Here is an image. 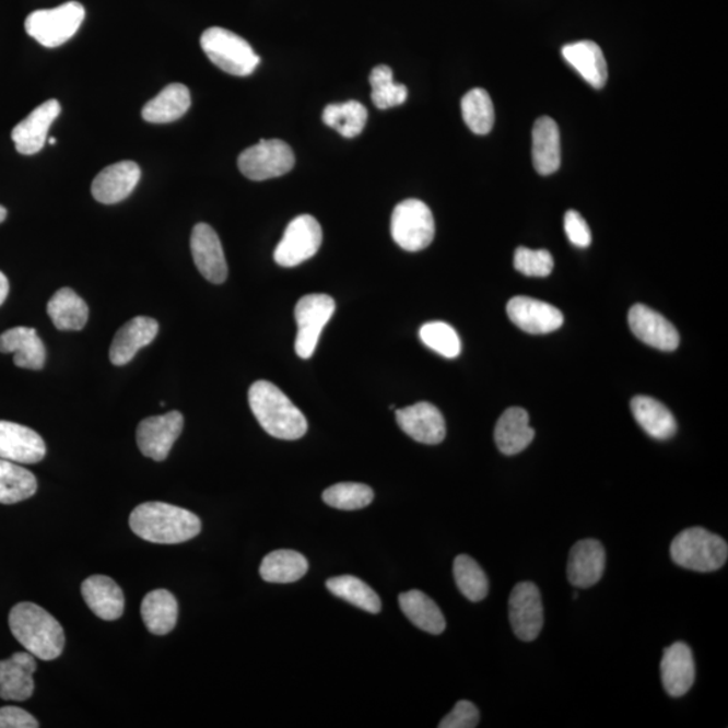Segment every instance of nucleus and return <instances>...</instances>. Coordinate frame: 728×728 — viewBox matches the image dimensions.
I'll return each instance as SVG.
<instances>
[{
    "instance_id": "nucleus-28",
    "label": "nucleus",
    "mask_w": 728,
    "mask_h": 728,
    "mask_svg": "<svg viewBox=\"0 0 728 728\" xmlns=\"http://www.w3.org/2000/svg\"><path fill=\"white\" fill-rule=\"evenodd\" d=\"M533 165L542 176L557 172L562 164V143L556 121L549 117L536 120L533 127Z\"/></svg>"
},
{
    "instance_id": "nucleus-38",
    "label": "nucleus",
    "mask_w": 728,
    "mask_h": 728,
    "mask_svg": "<svg viewBox=\"0 0 728 728\" xmlns=\"http://www.w3.org/2000/svg\"><path fill=\"white\" fill-rule=\"evenodd\" d=\"M461 114L468 129L475 134L485 136L493 130L495 111L488 91L475 89L467 92L461 99Z\"/></svg>"
},
{
    "instance_id": "nucleus-20",
    "label": "nucleus",
    "mask_w": 728,
    "mask_h": 728,
    "mask_svg": "<svg viewBox=\"0 0 728 728\" xmlns=\"http://www.w3.org/2000/svg\"><path fill=\"white\" fill-rule=\"evenodd\" d=\"M36 670V657L28 651L14 653L5 660H0V698L13 702L31 698Z\"/></svg>"
},
{
    "instance_id": "nucleus-34",
    "label": "nucleus",
    "mask_w": 728,
    "mask_h": 728,
    "mask_svg": "<svg viewBox=\"0 0 728 728\" xmlns=\"http://www.w3.org/2000/svg\"><path fill=\"white\" fill-rule=\"evenodd\" d=\"M308 568V560L302 553L280 549L263 559L259 574L265 582L286 585L302 579Z\"/></svg>"
},
{
    "instance_id": "nucleus-19",
    "label": "nucleus",
    "mask_w": 728,
    "mask_h": 728,
    "mask_svg": "<svg viewBox=\"0 0 728 728\" xmlns=\"http://www.w3.org/2000/svg\"><path fill=\"white\" fill-rule=\"evenodd\" d=\"M141 180L140 166L132 161L109 165L92 183V196L102 204H118L134 192Z\"/></svg>"
},
{
    "instance_id": "nucleus-31",
    "label": "nucleus",
    "mask_w": 728,
    "mask_h": 728,
    "mask_svg": "<svg viewBox=\"0 0 728 728\" xmlns=\"http://www.w3.org/2000/svg\"><path fill=\"white\" fill-rule=\"evenodd\" d=\"M141 614L144 626L154 635H166L176 627L178 603L166 589H155L143 598Z\"/></svg>"
},
{
    "instance_id": "nucleus-45",
    "label": "nucleus",
    "mask_w": 728,
    "mask_h": 728,
    "mask_svg": "<svg viewBox=\"0 0 728 728\" xmlns=\"http://www.w3.org/2000/svg\"><path fill=\"white\" fill-rule=\"evenodd\" d=\"M564 228L572 245L576 247H588L591 245V230H589L585 218L579 212L571 210L565 213Z\"/></svg>"
},
{
    "instance_id": "nucleus-15",
    "label": "nucleus",
    "mask_w": 728,
    "mask_h": 728,
    "mask_svg": "<svg viewBox=\"0 0 728 728\" xmlns=\"http://www.w3.org/2000/svg\"><path fill=\"white\" fill-rule=\"evenodd\" d=\"M397 424L414 442L427 445L443 443L447 427L441 410L430 402H419L398 409Z\"/></svg>"
},
{
    "instance_id": "nucleus-2",
    "label": "nucleus",
    "mask_w": 728,
    "mask_h": 728,
    "mask_svg": "<svg viewBox=\"0 0 728 728\" xmlns=\"http://www.w3.org/2000/svg\"><path fill=\"white\" fill-rule=\"evenodd\" d=\"M9 626L15 639L39 660L54 661L62 655L66 633L43 607L31 602L15 604L10 611Z\"/></svg>"
},
{
    "instance_id": "nucleus-23",
    "label": "nucleus",
    "mask_w": 728,
    "mask_h": 728,
    "mask_svg": "<svg viewBox=\"0 0 728 728\" xmlns=\"http://www.w3.org/2000/svg\"><path fill=\"white\" fill-rule=\"evenodd\" d=\"M695 661L691 647L676 643L667 647L661 661V678L669 696L681 697L695 683Z\"/></svg>"
},
{
    "instance_id": "nucleus-10",
    "label": "nucleus",
    "mask_w": 728,
    "mask_h": 728,
    "mask_svg": "<svg viewBox=\"0 0 728 728\" xmlns=\"http://www.w3.org/2000/svg\"><path fill=\"white\" fill-rule=\"evenodd\" d=\"M334 308H337L334 300L327 294H308L298 300L294 309L298 327L294 347L302 360L314 356L322 329L331 320Z\"/></svg>"
},
{
    "instance_id": "nucleus-27",
    "label": "nucleus",
    "mask_w": 728,
    "mask_h": 728,
    "mask_svg": "<svg viewBox=\"0 0 728 728\" xmlns=\"http://www.w3.org/2000/svg\"><path fill=\"white\" fill-rule=\"evenodd\" d=\"M529 414L522 408L507 409L495 425L496 447L507 456L517 455L533 442L536 432L529 424Z\"/></svg>"
},
{
    "instance_id": "nucleus-42",
    "label": "nucleus",
    "mask_w": 728,
    "mask_h": 728,
    "mask_svg": "<svg viewBox=\"0 0 728 728\" xmlns=\"http://www.w3.org/2000/svg\"><path fill=\"white\" fill-rule=\"evenodd\" d=\"M420 339L437 354L454 360L461 351V342L458 332L449 324L444 321H432L424 324L420 329Z\"/></svg>"
},
{
    "instance_id": "nucleus-36",
    "label": "nucleus",
    "mask_w": 728,
    "mask_h": 728,
    "mask_svg": "<svg viewBox=\"0 0 728 728\" xmlns=\"http://www.w3.org/2000/svg\"><path fill=\"white\" fill-rule=\"evenodd\" d=\"M327 588L334 597L360 607V609L369 612V614H378L380 609H383V602H380L378 594L361 580L360 577L351 575L332 577V579L327 582Z\"/></svg>"
},
{
    "instance_id": "nucleus-44",
    "label": "nucleus",
    "mask_w": 728,
    "mask_h": 728,
    "mask_svg": "<svg viewBox=\"0 0 728 728\" xmlns=\"http://www.w3.org/2000/svg\"><path fill=\"white\" fill-rule=\"evenodd\" d=\"M481 719L479 709L471 702L456 703L450 713L438 724L441 728H475Z\"/></svg>"
},
{
    "instance_id": "nucleus-33",
    "label": "nucleus",
    "mask_w": 728,
    "mask_h": 728,
    "mask_svg": "<svg viewBox=\"0 0 728 728\" xmlns=\"http://www.w3.org/2000/svg\"><path fill=\"white\" fill-rule=\"evenodd\" d=\"M398 600H400L404 617L415 627L433 635L444 632L447 623H445L443 612L427 595L419 591V589H412V591L401 594Z\"/></svg>"
},
{
    "instance_id": "nucleus-11",
    "label": "nucleus",
    "mask_w": 728,
    "mask_h": 728,
    "mask_svg": "<svg viewBox=\"0 0 728 728\" xmlns=\"http://www.w3.org/2000/svg\"><path fill=\"white\" fill-rule=\"evenodd\" d=\"M508 618L519 639L530 643L539 637L544 626V607L535 583L522 582L514 587L508 599Z\"/></svg>"
},
{
    "instance_id": "nucleus-22",
    "label": "nucleus",
    "mask_w": 728,
    "mask_h": 728,
    "mask_svg": "<svg viewBox=\"0 0 728 728\" xmlns=\"http://www.w3.org/2000/svg\"><path fill=\"white\" fill-rule=\"evenodd\" d=\"M158 322L152 317L138 316L119 329L109 347V361L125 366L134 360L138 351L153 342L158 334Z\"/></svg>"
},
{
    "instance_id": "nucleus-12",
    "label": "nucleus",
    "mask_w": 728,
    "mask_h": 728,
    "mask_svg": "<svg viewBox=\"0 0 728 728\" xmlns=\"http://www.w3.org/2000/svg\"><path fill=\"white\" fill-rule=\"evenodd\" d=\"M183 427L184 418L177 410L144 419L137 430L138 447L146 458L164 461L169 456L177 438L180 437Z\"/></svg>"
},
{
    "instance_id": "nucleus-8",
    "label": "nucleus",
    "mask_w": 728,
    "mask_h": 728,
    "mask_svg": "<svg viewBox=\"0 0 728 728\" xmlns=\"http://www.w3.org/2000/svg\"><path fill=\"white\" fill-rule=\"evenodd\" d=\"M294 153L286 142L262 140L239 155L238 167L243 176L251 181H265L281 177L294 166Z\"/></svg>"
},
{
    "instance_id": "nucleus-6",
    "label": "nucleus",
    "mask_w": 728,
    "mask_h": 728,
    "mask_svg": "<svg viewBox=\"0 0 728 728\" xmlns=\"http://www.w3.org/2000/svg\"><path fill=\"white\" fill-rule=\"evenodd\" d=\"M84 19V5L68 2L56 9L37 10L28 14L25 28L28 36L51 49L68 43L79 32Z\"/></svg>"
},
{
    "instance_id": "nucleus-48",
    "label": "nucleus",
    "mask_w": 728,
    "mask_h": 728,
    "mask_svg": "<svg viewBox=\"0 0 728 728\" xmlns=\"http://www.w3.org/2000/svg\"><path fill=\"white\" fill-rule=\"evenodd\" d=\"M8 218V210L4 207L0 206V223H3Z\"/></svg>"
},
{
    "instance_id": "nucleus-13",
    "label": "nucleus",
    "mask_w": 728,
    "mask_h": 728,
    "mask_svg": "<svg viewBox=\"0 0 728 728\" xmlns=\"http://www.w3.org/2000/svg\"><path fill=\"white\" fill-rule=\"evenodd\" d=\"M190 250L196 268L207 281L219 285L227 280L228 268L222 242L211 225L206 223L195 225L190 236Z\"/></svg>"
},
{
    "instance_id": "nucleus-35",
    "label": "nucleus",
    "mask_w": 728,
    "mask_h": 728,
    "mask_svg": "<svg viewBox=\"0 0 728 728\" xmlns=\"http://www.w3.org/2000/svg\"><path fill=\"white\" fill-rule=\"evenodd\" d=\"M36 477L13 461L0 459V504L14 505L37 493Z\"/></svg>"
},
{
    "instance_id": "nucleus-49",
    "label": "nucleus",
    "mask_w": 728,
    "mask_h": 728,
    "mask_svg": "<svg viewBox=\"0 0 728 728\" xmlns=\"http://www.w3.org/2000/svg\"><path fill=\"white\" fill-rule=\"evenodd\" d=\"M49 143L55 144L56 143V138H49Z\"/></svg>"
},
{
    "instance_id": "nucleus-4",
    "label": "nucleus",
    "mask_w": 728,
    "mask_h": 728,
    "mask_svg": "<svg viewBox=\"0 0 728 728\" xmlns=\"http://www.w3.org/2000/svg\"><path fill=\"white\" fill-rule=\"evenodd\" d=\"M670 556L681 568L706 574L726 564L728 545L718 535L703 528H690L674 537Z\"/></svg>"
},
{
    "instance_id": "nucleus-30",
    "label": "nucleus",
    "mask_w": 728,
    "mask_h": 728,
    "mask_svg": "<svg viewBox=\"0 0 728 728\" xmlns=\"http://www.w3.org/2000/svg\"><path fill=\"white\" fill-rule=\"evenodd\" d=\"M188 86L173 83L165 86L154 99L144 104L142 118L149 124H172L184 117L190 108Z\"/></svg>"
},
{
    "instance_id": "nucleus-41",
    "label": "nucleus",
    "mask_w": 728,
    "mask_h": 728,
    "mask_svg": "<svg viewBox=\"0 0 728 728\" xmlns=\"http://www.w3.org/2000/svg\"><path fill=\"white\" fill-rule=\"evenodd\" d=\"M322 500L339 510H361L372 504L374 491L367 484L338 483L324 491Z\"/></svg>"
},
{
    "instance_id": "nucleus-25",
    "label": "nucleus",
    "mask_w": 728,
    "mask_h": 728,
    "mask_svg": "<svg viewBox=\"0 0 728 728\" xmlns=\"http://www.w3.org/2000/svg\"><path fill=\"white\" fill-rule=\"evenodd\" d=\"M0 352L14 354L15 366L26 369L44 368L46 349L36 329L15 327L0 334Z\"/></svg>"
},
{
    "instance_id": "nucleus-29",
    "label": "nucleus",
    "mask_w": 728,
    "mask_h": 728,
    "mask_svg": "<svg viewBox=\"0 0 728 728\" xmlns=\"http://www.w3.org/2000/svg\"><path fill=\"white\" fill-rule=\"evenodd\" d=\"M632 412L635 421L641 427L656 441H668L673 437L678 432V423L670 413V410L655 398L638 396L634 397L632 403Z\"/></svg>"
},
{
    "instance_id": "nucleus-26",
    "label": "nucleus",
    "mask_w": 728,
    "mask_h": 728,
    "mask_svg": "<svg viewBox=\"0 0 728 728\" xmlns=\"http://www.w3.org/2000/svg\"><path fill=\"white\" fill-rule=\"evenodd\" d=\"M563 57L576 72L594 89L600 90L609 79L607 62L602 49L592 40H579L565 45L562 50Z\"/></svg>"
},
{
    "instance_id": "nucleus-3",
    "label": "nucleus",
    "mask_w": 728,
    "mask_h": 728,
    "mask_svg": "<svg viewBox=\"0 0 728 728\" xmlns=\"http://www.w3.org/2000/svg\"><path fill=\"white\" fill-rule=\"evenodd\" d=\"M248 403L258 423L280 441H298L308 431V421L279 386L258 380L248 390Z\"/></svg>"
},
{
    "instance_id": "nucleus-32",
    "label": "nucleus",
    "mask_w": 728,
    "mask_h": 728,
    "mask_svg": "<svg viewBox=\"0 0 728 728\" xmlns=\"http://www.w3.org/2000/svg\"><path fill=\"white\" fill-rule=\"evenodd\" d=\"M48 315L60 331H81L89 321L90 309L77 292L62 287L49 300Z\"/></svg>"
},
{
    "instance_id": "nucleus-14",
    "label": "nucleus",
    "mask_w": 728,
    "mask_h": 728,
    "mask_svg": "<svg viewBox=\"0 0 728 728\" xmlns=\"http://www.w3.org/2000/svg\"><path fill=\"white\" fill-rule=\"evenodd\" d=\"M46 445L36 431L25 425L0 420V459L19 465L44 460Z\"/></svg>"
},
{
    "instance_id": "nucleus-7",
    "label": "nucleus",
    "mask_w": 728,
    "mask_h": 728,
    "mask_svg": "<svg viewBox=\"0 0 728 728\" xmlns=\"http://www.w3.org/2000/svg\"><path fill=\"white\" fill-rule=\"evenodd\" d=\"M390 230L398 246L409 253H418L435 239V219L425 202L408 199L392 211Z\"/></svg>"
},
{
    "instance_id": "nucleus-17",
    "label": "nucleus",
    "mask_w": 728,
    "mask_h": 728,
    "mask_svg": "<svg viewBox=\"0 0 728 728\" xmlns=\"http://www.w3.org/2000/svg\"><path fill=\"white\" fill-rule=\"evenodd\" d=\"M61 113L60 103L51 99L40 104L27 118L14 127L11 138L15 143L16 152L23 155H33L44 149L48 132L54 121Z\"/></svg>"
},
{
    "instance_id": "nucleus-16",
    "label": "nucleus",
    "mask_w": 728,
    "mask_h": 728,
    "mask_svg": "<svg viewBox=\"0 0 728 728\" xmlns=\"http://www.w3.org/2000/svg\"><path fill=\"white\" fill-rule=\"evenodd\" d=\"M506 309L510 320L528 333H551L564 324L562 310L536 298L513 297Z\"/></svg>"
},
{
    "instance_id": "nucleus-1",
    "label": "nucleus",
    "mask_w": 728,
    "mask_h": 728,
    "mask_svg": "<svg viewBox=\"0 0 728 728\" xmlns=\"http://www.w3.org/2000/svg\"><path fill=\"white\" fill-rule=\"evenodd\" d=\"M130 528L142 540L154 544H181L200 535L201 521L183 507L146 502L132 510Z\"/></svg>"
},
{
    "instance_id": "nucleus-37",
    "label": "nucleus",
    "mask_w": 728,
    "mask_h": 728,
    "mask_svg": "<svg viewBox=\"0 0 728 728\" xmlns=\"http://www.w3.org/2000/svg\"><path fill=\"white\" fill-rule=\"evenodd\" d=\"M367 117V108L355 101L329 104L322 113L324 124L337 130L344 138L360 136L366 127Z\"/></svg>"
},
{
    "instance_id": "nucleus-21",
    "label": "nucleus",
    "mask_w": 728,
    "mask_h": 728,
    "mask_svg": "<svg viewBox=\"0 0 728 728\" xmlns=\"http://www.w3.org/2000/svg\"><path fill=\"white\" fill-rule=\"evenodd\" d=\"M606 568L604 548L598 540H582L572 547L568 559V580L577 588H589L602 579Z\"/></svg>"
},
{
    "instance_id": "nucleus-50",
    "label": "nucleus",
    "mask_w": 728,
    "mask_h": 728,
    "mask_svg": "<svg viewBox=\"0 0 728 728\" xmlns=\"http://www.w3.org/2000/svg\"><path fill=\"white\" fill-rule=\"evenodd\" d=\"M577 598H579V594L575 592L574 594V599L577 600Z\"/></svg>"
},
{
    "instance_id": "nucleus-46",
    "label": "nucleus",
    "mask_w": 728,
    "mask_h": 728,
    "mask_svg": "<svg viewBox=\"0 0 728 728\" xmlns=\"http://www.w3.org/2000/svg\"><path fill=\"white\" fill-rule=\"evenodd\" d=\"M38 720L20 707L0 708V728H37Z\"/></svg>"
},
{
    "instance_id": "nucleus-39",
    "label": "nucleus",
    "mask_w": 728,
    "mask_h": 728,
    "mask_svg": "<svg viewBox=\"0 0 728 728\" xmlns=\"http://www.w3.org/2000/svg\"><path fill=\"white\" fill-rule=\"evenodd\" d=\"M454 576L460 592L471 602H481L489 594V579L475 560L467 554L455 559Z\"/></svg>"
},
{
    "instance_id": "nucleus-18",
    "label": "nucleus",
    "mask_w": 728,
    "mask_h": 728,
    "mask_svg": "<svg viewBox=\"0 0 728 728\" xmlns=\"http://www.w3.org/2000/svg\"><path fill=\"white\" fill-rule=\"evenodd\" d=\"M629 326L641 342L661 351H674L680 343L678 329L666 317L646 305H634L629 312Z\"/></svg>"
},
{
    "instance_id": "nucleus-47",
    "label": "nucleus",
    "mask_w": 728,
    "mask_h": 728,
    "mask_svg": "<svg viewBox=\"0 0 728 728\" xmlns=\"http://www.w3.org/2000/svg\"><path fill=\"white\" fill-rule=\"evenodd\" d=\"M10 285L8 277L0 271V306L3 305L5 298L9 296Z\"/></svg>"
},
{
    "instance_id": "nucleus-9",
    "label": "nucleus",
    "mask_w": 728,
    "mask_h": 728,
    "mask_svg": "<svg viewBox=\"0 0 728 728\" xmlns=\"http://www.w3.org/2000/svg\"><path fill=\"white\" fill-rule=\"evenodd\" d=\"M321 243L320 223L314 216L300 215L287 224L279 246L275 247L274 261L282 268H294L315 257Z\"/></svg>"
},
{
    "instance_id": "nucleus-5",
    "label": "nucleus",
    "mask_w": 728,
    "mask_h": 728,
    "mask_svg": "<svg viewBox=\"0 0 728 728\" xmlns=\"http://www.w3.org/2000/svg\"><path fill=\"white\" fill-rule=\"evenodd\" d=\"M200 44L208 59L233 77H250L261 62L251 45L227 28L218 26L207 28L202 33Z\"/></svg>"
},
{
    "instance_id": "nucleus-43",
    "label": "nucleus",
    "mask_w": 728,
    "mask_h": 728,
    "mask_svg": "<svg viewBox=\"0 0 728 728\" xmlns=\"http://www.w3.org/2000/svg\"><path fill=\"white\" fill-rule=\"evenodd\" d=\"M553 257L547 250L518 247L514 254V268L526 277H548L553 271Z\"/></svg>"
},
{
    "instance_id": "nucleus-24",
    "label": "nucleus",
    "mask_w": 728,
    "mask_h": 728,
    "mask_svg": "<svg viewBox=\"0 0 728 728\" xmlns=\"http://www.w3.org/2000/svg\"><path fill=\"white\" fill-rule=\"evenodd\" d=\"M86 606L103 621H117L125 611V594L111 577L94 575L81 585Z\"/></svg>"
},
{
    "instance_id": "nucleus-40",
    "label": "nucleus",
    "mask_w": 728,
    "mask_h": 728,
    "mask_svg": "<svg viewBox=\"0 0 728 728\" xmlns=\"http://www.w3.org/2000/svg\"><path fill=\"white\" fill-rule=\"evenodd\" d=\"M369 84H372V101L379 109L401 106L408 99L407 86L395 83L390 67H375L369 74Z\"/></svg>"
}]
</instances>
